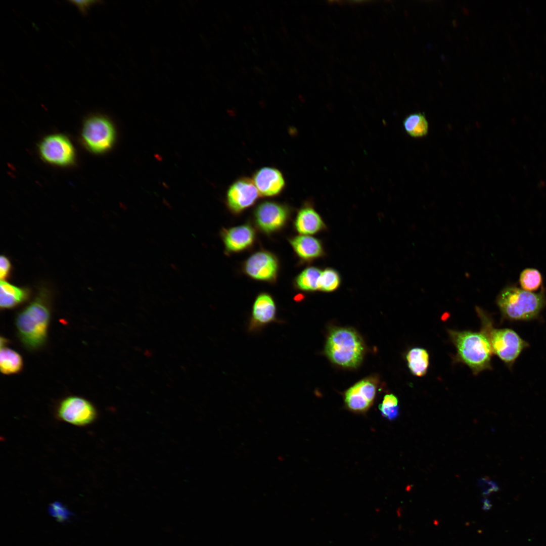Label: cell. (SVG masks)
Returning <instances> with one entry per match:
<instances>
[{
  "label": "cell",
  "instance_id": "obj_3",
  "mask_svg": "<svg viewBox=\"0 0 546 546\" xmlns=\"http://www.w3.org/2000/svg\"><path fill=\"white\" fill-rule=\"evenodd\" d=\"M50 320L48 305L40 295L18 314L16 328L19 336L26 347L35 349L44 343Z\"/></svg>",
  "mask_w": 546,
  "mask_h": 546
},
{
  "label": "cell",
  "instance_id": "obj_17",
  "mask_svg": "<svg viewBox=\"0 0 546 546\" xmlns=\"http://www.w3.org/2000/svg\"><path fill=\"white\" fill-rule=\"evenodd\" d=\"M290 243L297 256L304 261H311L324 254L322 242L314 237L299 235L290 239Z\"/></svg>",
  "mask_w": 546,
  "mask_h": 546
},
{
  "label": "cell",
  "instance_id": "obj_30",
  "mask_svg": "<svg viewBox=\"0 0 546 546\" xmlns=\"http://www.w3.org/2000/svg\"><path fill=\"white\" fill-rule=\"evenodd\" d=\"M479 485L484 489V492L493 490L495 488H496V485L494 484L493 482L485 478L481 479L479 481Z\"/></svg>",
  "mask_w": 546,
  "mask_h": 546
},
{
  "label": "cell",
  "instance_id": "obj_10",
  "mask_svg": "<svg viewBox=\"0 0 546 546\" xmlns=\"http://www.w3.org/2000/svg\"><path fill=\"white\" fill-rule=\"evenodd\" d=\"M259 196L252 179L242 177L235 180L229 188L226 203L232 213L238 214L254 205Z\"/></svg>",
  "mask_w": 546,
  "mask_h": 546
},
{
  "label": "cell",
  "instance_id": "obj_7",
  "mask_svg": "<svg viewBox=\"0 0 546 546\" xmlns=\"http://www.w3.org/2000/svg\"><path fill=\"white\" fill-rule=\"evenodd\" d=\"M56 413L59 420L77 426L88 425L98 417L94 405L88 400L76 396L63 399L57 407Z\"/></svg>",
  "mask_w": 546,
  "mask_h": 546
},
{
  "label": "cell",
  "instance_id": "obj_13",
  "mask_svg": "<svg viewBox=\"0 0 546 546\" xmlns=\"http://www.w3.org/2000/svg\"><path fill=\"white\" fill-rule=\"evenodd\" d=\"M252 180L262 197L276 196L282 193L285 187L283 174L272 167H264L256 170Z\"/></svg>",
  "mask_w": 546,
  "mask_h": 546
},
{
  "label": "cell",
  "instance_id": "obj_28",
  "mask_svg": "<svg viewBox=\"0 0 546 546\" xmlns=\"http://www.w3.org/2000/svg\"><path fill=\"white\" fill-rule=\"evenodd\" d=\"M98 2L99 1L92 0L69 1V2L76 6L80 12L83 15L86 14L89 8Z\"/></svg>",
  "mask_w": 546,
  "mask_h": 546
},
{
  "label": "cell",
  "instance_id": "obj_24",
  "mask_svg": "<svg viewBox=\"0 0 546 546\" xmlns=\"http://www.w3.org/2000/svg\"><path fill=\"white\" fill-rule=\"evenodd\" d=\"M341 284L339 272L332 268H327L321 272L319 282V290L330 292L336 290Z\"/></svg>",
  "mask_w": 546,
  "mask_h": 546
},
{
  "label": "cell",
  "instance_id": "obj_9",
  "mask_svg": "<svg viewBox=\"0 0 546 546\" xmlns=\"http://www.w3.org/2000/svg\"><path fill=\"white\" fill-rule=\"evenodd\" d=\"M39 152L42 158L52 164L68 166L75 158V151L69 139L62 134H52L41 142Z\"/></svg>",
  "mask_w": 546,
  "mask_h": 546
},
{
  "label": "cell",
  "instance_id": "obj_6",
  "mask_svg": "<svg viewBox=\"0 0 546 546\" xmlns=\"http://www.w3.org/2000/svg\"><path fill=\"white\" fill-rule=\"evenodd\" d=\"M82 136L89 150L95 153H102L112 147L115 132L112 123L107 118L93 115L85 120Z\"/></svg>",
  "mask_w": 546,
  "mask_h": 546
},
{
  "label": "cell",
  "instance_id": "obj_1",
  "mask_svg": "<svg viewBox=\"0 0 546 546\" xmlns=\"http://www.w3.org/2000/svg\"><path fill=\"white\" fill-rule=\"evenodd\" d=\"M457 349L456 360L467 365L477 375L491 369L492 350L487 330L482 326L479 332L448 330Z\"/></svg>",
  "mask_w": 546,
  "mask_h": 546
},
{
  "label": "cell",
  "instance_id": "obj_26",
  "mask_svg": "<svg viewBox=\"0 0 546 546\" xmlns=\"http://www.w3.org/2000/svg\"><path fill=\"white\" fill-rule=\"evenodd\" d=\"M12 265L9 259L5 255L0 257V278L1 281H5L11 272Z\"/></svg>",
  "mask_w": 546,
  "mask_h": 546
},
{
  "label": "cell",
  "instance_id": "obj_27",
  "mask_svg": "<svg viewBox=\"0 0 546 546\" xmlns=\"http://www.w3.org/2000/svg\"><path fill=\"white\" fill-rule=\"evenodd\" d=\"M379 409L381 415L390 421L396 419L399 414L398 405L395 406H383L379 405Z\"/></svg>",
  "mask_w": 546,
  "mask_h": 546
},
{
  "label": "cell",
  "instance_id": "obj_21",
  "mask_svg": "<svg viewBox=\"0 0 546 546\" xmlns=\"http://www.w3.org/2000/svg\"><path fill=\"white\" fill-rule=\"evenodd\" d=\"M321 272V270L316 267L310 266L305 268L296 277L294 282L295 287L305 292L319 290Z\"/></svg>",
  "mask_w": 546,
  "mask_h": 546
},
{
  "label": "cell",
  "instance_id": "obj_20",
  "mask_svg": "<svg viewBox=\"0 0 546 546\" xmlns=\"http://www.w3.org/2000/svg\"><path fill=\"white\" fill-rule=\"evenodd\" d=\"M406 359L408 367L414 375L422 377L426 374L429 365V355L425 349L421 347L411 349L406 355Z\"/></svg>",
  "mask_w": 546,
  "mask_h": 546
},
{
  "label": "cell",
  "instance_id": "obj_12",
  "mask_svg": "<svg viewBox=\"0 0 546 546\" xmlns=\"http://www.w3.org/2000/svg\"><path fill=\"white\" fill-rule=\"evenodd\" d=\"M279 261L275 255L261 250L252 254L244 262L243 269L251 278L267 282H274L279 271Z\"/></svg>",
  "mask_w": 546,
  "mask_h": 546
},
{
  "label": "cell",
  "instance_id": "obj_22",
  "mask_svg": "<svg viewBox=\"0 0 546 546\" xmlns=\"http://www.w3.org/2000/svg\"><path fill=\"white\" fill-rule=\"evenodd\" d=\"M1 348L0 368L2 373L9 375L19 372L23 366L21 355L12 349L5 347Z\"/></svg>",
  "mask_w": 546,
  "mask_h": 546
},
{
  "label": "cell",
  "instance_id": "obj_29",
  "mask_svg": "<svg viewBox=\"0 0 546 546\" xmlns=\"http://www.w3.org/2000/svg\"><path fill=\"white\" fill-rule=\"evenodd\" d=\"M398 401L397 397L393 394H388L384 396L383 401L380 405L383 406H397Z\"/></svg>",
  "mask_w": 546,
  "mask_h": 546
},
{
  "label": "cell",
  "instance_id": "obj_19",
  "mask_svg": "<svg viewBox=\"0 0 546 546\" xmlns=\"http://www.w3.org/2000/svg\"><path fill=\"white\" fill-rule=\"evenodd\" d=\"M406 133L413 138H422L427 135L429 130L428 121L424 113H411L403 120Z\"/></svg>",
  "mask_w": 546,
  "mask_h": 546
},
{
  "label": "cell",
  "instance_id": "obj_23",
  "mask_svg": "<svg viewBox=\"0 0 546 546\" xmlns=\"http://www.w3.org/2000/svg\"><path fill=\"white\" fill-rule=\"evenodd\" d=\"M519 282L524 290L533 292L537 291L542 284V277L540 271L533 268H527L520 274Z\"/></svg>",
  "mask_w": 546,
  "mask_h": 546
},
{
  "label": "cell",
  "instance_id": "obj_5",
  "mask_svg": "<svg viewBox=\"0 0 546 546\" xmlns=\"http://www.w3.org/2000/svg\"><path fill=\"white\" fill-rule=\"evenodd\" d=\"M482 326L487 330L493 353L507 365L511 366L528 346V343L514 331L507 328L494 329L489 316L479 307H476Z\"/></svg>",
  "mask_w": 546,
  "mask_h": 546
},
{
  "label": "cell",
  "instance_id": "obj_11",
  "mask_svg": "<svg viewBox=\"0 0 546 546\" xmlns=\"http://www.w3.org/2000/svg\"><path fill=\"white\" fill-rule=\"evenodd\" d=\"M377 380L369 377L358 381L344 393L346 407L356 413H365L370 408L375 399Z\"/></svg>",
  "mask_w": 546,
  "mask_h": 546
},
{
  "label": "cell",
  "instance_id": "obj_14",
  "mask_svg": "<svg viewBox=\"0 0 546 546\" xmlns=\"http://www.w3.org/2000/svg\"><path fill=\"white\" fill-rule=\"evenodd\" d=\"M221 236L225 250L229 253L247 249L252 246L256 238L254 229L248 224L224 229Z\"/></svg>",
  "mask_w": 546,
  "mask_h": 546
},
{
  "label": "cell",
  "instance_id": "obj_8",
  "mask_svg": "<svg viewBox=\"0 0 546 546\" xmlns=\"http://www.w3.org/2000/svg\"><path fill=\"white\" fill-rule=\"evenodd\" d=\"M253 215L258 228L263 232L270 234L281 230L286 225L290 210L283 204L264 201L255 208Z\"/></svg>",
  "mask_w": 546,
  "mask_h": 546
},
{
  "label": "cell",
  "instance_id": "obj_4",
  "mask_svg": "<svg viewBox=\"0 0 546 546\" xmlns=\"http://www.w3.org/2000/svg\"><path fill=\"white\" fill-rule=\"evenodd\" d=\"M364 352L363 341L354 330L336 328L330 332L325 353L333 363L344 368H356L362 361Z\"/></svg>",
  "mask_w": 546,
  "mask_h": 546
},
{
  "label": "cell",
  "instance_id": "obj_2",
  "mask_svg": "<svg viewBox=\"0 0 546 546\" xmlns=\"http://www.w3.org/2000/svg\"><path fill=\"white\" fill-rule=\"evenodd\" d=\"M496 303L504 318L527 321L539 314L546 305V296L543 289L534 293L509 286L498 294Z\"/></svg>",
  "mask_w": 546,
  "mask_h": 546
},
{
  "label": "cell",
  "instance_id": "obj_15",
  "mask_svg": "<svg viewBox=\"0 0 546 546\" xmlns=\"http://www.w3.org/2000/svg\"><path fill=\"white\" fill-rule=\"evenodd\" d=\"M276 312V304L271 296L266 293L259 294L252 306L249 328L258 329L274 321Z\"/></svg>",
  "mask_w": 546,
  "mask_h": 546
},
{
  "label": "cell",
  "instance_id": "obj_18",
  "mask_svg": "<svg viewBox=\"0 0 546 546\" xmlns=\"http://www.w3.org/2000/svg\"><path fill=\"white\" fill-rule=\"evenodd\" d=\"M28 296L27 289L17 287L6 281H1L0 306L2 308L14 307L25 301Z\"/></svg>",
  "mask_w": 546,
  "mask_h": 546
},
{
  "label": "cell",
  "instance_id": "obj_25",
  "mask_svg": "<svg viewBox=\"0 0 546 546\" xmlns=\"http://www.w3.org/2000/svg\"><path fill=\"white\" fill-rule=\"evenodd\" d=\"M49 512L58 521L64 522L68 520L72 514L61 503L54 502L50 505Z\"/></svg>",
  "mask_w": 546,
  "mask_h": 546
},
{
  "label": "cell",
  "instance_id": "obj_16",
  "mask_svg": "<svg viewBox=\"0 0 546 546\" xmlns=\"http://www.w3.org/2000/svg\"><path fill=\"white\" fill-rule=\"evenodd\" d=\"M296 231L302 235H311L324 230L326 226L320 215L308 205L298 211L294 221Z\"/></svg>",
  "mask_w": 546,
  "mask_h": 546
}]
</instances>
